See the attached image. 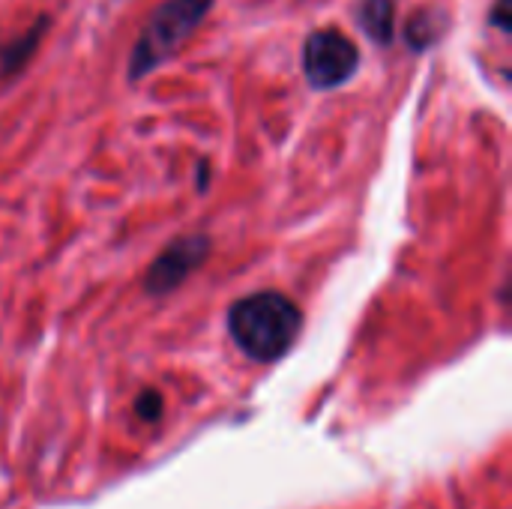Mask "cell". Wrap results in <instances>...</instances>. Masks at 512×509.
<instances>
[{
    "mask_svg": "<svg viewBox=\"0 0 512 509\" xmlns=\"http://www.w3.org/2000/svg\"><path fill=\"white\" fill-rule=\"evenodd\" d=\"M303 315L279 291H258L243 297L228 312V333L234 345L255 363L282 360L297 342Z\"/></svg>",
    "mask_w": 512,
    "mask_h": 509,
    "instance_id": "obj_1",
    "label": "cell"
},
{
    "mask_svg": "<svg viewBox=\"0 0 512 509\" xmlns=\"http://www.w3.org/2000/svg\"><path fill=\"white\" fill-rule=\"evenodd\" d=\"M213 0H165L153 18L147 21L144 33L138 36L132 57H129V78L138 81L156 66H162L168 57H174L186 39L201 27V21L210 15Z\"/></svg>",
    "mask_w": 512,
    "mask_h": 509,
    "instance_id": "obj_2",
    "label": "cell"
},
{
    "mask_svg": "<svg viewBox=\"0 0 512 509\" xmlns=\"http://www.w3.org/2000/svg\"><path fill=\"white\" fill-rule=\"evenodd\" d=\"M357 69H360V51L345 33L333 27L309 33L303 45V72L312 87L318 90L342 87L345 81L354 78Z\"/></svg>",
    "mask_w": 512,
    "mask_h": 509,
    "instance_id": "obj_3",
    "label": "cell"
},
{
    "mask_svg": "<svg viewBox=\"0 0 512 509\" xmlns=\"http://www.w3.org/2000/svg\"><path fill=\"white\" fill-rule=\"evenodd\" d=\"M210 255V240L204 234H186L177 237L150 267L144 276V291L147 294H171L174 288H180Z\"/></svg>",
    "mask_w": 512,
    "mask_h": 509,
    "instance_id": "obj_4",
    "label": "cell"
},
{
    "mask_svg": "<svg viewBox=\"0 0 512 509\" xmlns=\"http://www.w3.org/2000/svg\"><path fill=\"white\" fill-rule=\"evenodd\" d=\"M45 30H48V18L42 15V18H39L36 24H30L18 39H12L9 45H3V48H0V75L18 72V69L36 54V48H39Z\"/></svg>",
    "mask_w": 512,
    "mask_h": 509,
    "instance_id": "obj_5",
    "label": "cell"
},
{
    "mask_svg": "<svg viewBox=\"0 0 512 509\" xmlns=\"http://www.w3.org/2000/svg\"><path fill=\"white\" fill-rule=\"evenodd\" d=\"M360 27L378 42L390 45L396 30V0H363L360 6Z\"/></svg>",
    "mask_w": 512,
    "mask_h": 509,
    "instance_id": "obj_6",
    "label": "cell"
},
{
    "mask_svg": "<svg viewBox=\"0 0 512 509\" xmlns=\"http://www.w3.org/2000/svg\"><path fill=\"white\" fill-rule=\"evenodd\" d=\"M441 36V21H438V12H432V9H423V12H417L411 21H408V45L414 48V51H423V48H429L435 39Z\"/></svg>",
    "mask_w": 512,
    "mask_h": 509,
    "instance_id": "obj_7",
    "label": "cell"
},
{
    "mask_svg": "<svg viewBox=\"0 0 512 509\" xmlns=\"http://www.w3.org/2000/svg\"><path fill=\"white\" fill-rule=\"evenodd\" d=\"M162 411H165V402H162V396H159L156 390H144V393L138 396V402H135V414H138L144 423H156V420L162 417Z\"/></svg>",
    "mask_w": 512,
    "mask_h": 509,
    "instance_id": "obj_8",
    "label": "cell"
},
{
    "mask_svg": "<svg viewBox=\"0 0 512 509\" xmlns=\"http://www.w3.org/2000/svg\"><path fill=\"white\" fill-rule=\"evenodd\" d=\"M510 9H512L510 0H498V6H495V12H492V21H495V27H498V30H504V33H507V30L512 27Z\"/></svg>",
    "mask_w": 512,
    "mask_h": 509,
    "instance_id": "obj_9",
    "label": "cell"
}]
</instances>
